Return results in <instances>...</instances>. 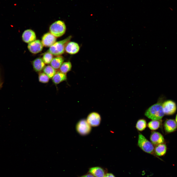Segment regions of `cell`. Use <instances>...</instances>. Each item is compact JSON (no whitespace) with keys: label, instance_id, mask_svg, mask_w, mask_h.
<instances>
[{"label":"cell","instance_id":"obj_12","mask_svg":"<svg viewBox=\"0 0 177 177\" xmlns=\"http://www.w3.org/2000/svg\"><path fill=\"white\" fill-rule=\"evenodd\" d=\"M22 38L24 42L28 43L34 41L36 39L35 32L30 29L25 30L23 33Z\"/></svg>","mask_w":177,"mask_h":177},{"label":"cell","instance_id":"obj_20","mask_svg":"<svg viewBox=\"0 0 177 177\" xmlns=\"http://www.w3.org/2000/svg\"><path fill=\"white\" fill-rule=\"evenodd\" d=\"M43 71L44 72L50 79L52 78L56 73L55 69L50 65L45 66Z\"/></svg>","mask_w":177,"mask_h":177},{"label":"cell","instance_id":"obj_7","mask_svg":"<svg viewBox=\"0 0 177 177\" xmlns=\"http://www.w3.org/2000/svg\"><path fill=\"white\" fill-rule=\"evenodd\" d=\"M86 120L91 126L96 127L98 126L100 123L101 117L98 113L93 112L89 114Z\"/></svg>","mask_w":177,"mask_h":177},{"label":"cell","instance_id":"obj_5","mask_svg":"<svg viewBox=\"0 0 177 177\" xmlns=\"http://www.w3.org/2000/svg\"><path fill=\"white\" fill-rule=\"evenodd\" d=\"M91 126L87 120L82 119L77 123L76 126V129L79 134L84 135L90 133L91 130Z\"/></svg>","mask_w":177,"mask_h":177},{"label":"cell","instance_id":"obj_24","mask_svg":"<svg viewBox=\"0 0 177 177\" xmlns=\"http://www.w3.org/2000/svg\"><path fill=\"white\" fill-rule=\"evenodd\" d=\"M53 59L52 55L48 52L44 54L43 58L44 62L47 64L50 63Z\"/></svg>","mask_w":177,"mask_h":177},{"label":"cell","instance_id":"obj_28","mask_svg":"<svg viewBox=\"0 0 177 177\" xmlns=\"http://www.w3.org/2000/svg\"><path fill=\"white\" fill-rule=\"evenodd\" d=\"M175 120L177 123V114L176 115V117Z\"/></svg>","mask_w":177,"mask_h":177},{"label":"cell","instance_id":"obj_1","mask_svg":"<svg viewBox=\"0 0 177 177\" xmlns=\"http://www.w3.org/2000/svg\"><path fill=\"white\" fill-rule=\"evenodd\" d=\"M162 105L158 102L152 105L146 111L145 115L152 120H161L165 115Z\"/></svg>","mask_w":177,"mask_h":177},{"label":"cell","instance_id":"obj_18","mask_svg":"<svg viewBox=\"0 0 177 177\" xmlns=\"http://www.w3.org/2000/svg\"><path fill=\"white\" fill-rule=\"evenodd\" d=\"M64 61L63 58L58 56L53 58L50 63V65L55 69H58L60 68Z\"/></svg>","mask_w":177,"mask_h":177},{"label":"cell","instance_id":"obj_26","mask_svg":"<svg viewBox=\"0 0 177 177\" xmlns=\"http://www.w3.org/2000/svg\"><path fill=\"white\" fill-rule=\"evenodd\" d=\"M80 177H95L91 174H87L81 176Z\"/></svg>","mask_w":177,"mask_h":177},{"label":"cell","instance_id":"obj_27","mask_svg":"<svg viewBox=\"0 0 177 177\" xmlns=\"http://www.w3.org/2000/svg\"><path fill=\"white\" fill-rule=\"evenodd\" d=\"M1 85H2V83H1V80L0 74V88L1 87Z\"/></svg>","mask_w":177,"mask_h":177},{"label":"cell","instance_id":"obj_10","mask_svg":"<svg viewBox=\"0 0 177 177\" xmlns=\"http://www.w3.org/2000/svg\"><path fill=\"white\" fill-rule=\"evenodd\" d=\"M151 142L154 145L164 143V139L163 135L160 133L153 131L151 132L150 137Z\"/></svg>","mask_w":177,"mask_h":177},{"label":"cell","instance_id":"obj_25","mask_svg":"<svg viewBox=\"0 0 177 177\" xmlns=\"http://www.w3.org/2000/svg\"><path fill=\"white\" fill-rule=\"evenodd\" d=\"M104 177H115V176L111 173H107L105 174Z\"/></svg>","mask_w":177,"mask_h":177},{"label":"cell","instance_id":"obj_21","mask_svg":"<svg viewBox=\"0 0 177 177\" xmlns=\"http://www.w3.org/2000/svg\"><path fill=\"white\" fill-rule=\"evenodd\" d=\"M72 65L71 63L69 61L63 62L59 68L60 71L65 74L70 71L72 68Z\"/></svg>","mask_w":177,"mask_h":177},{"label":"cell","instance_id":"obj_8","mask_svg":"<svg viewBox=\"0 0 177 177\" xmlns=\"http://www.w3.org/2000/svg\"><path fill=\"white\" fill-rule=\"evenodd\" d=\"M43 46L42 42L39 40H37L29 43L28 48L31 52L36 54L42 51Z\"/></svg>","mask_w":177,"mask_h":177},{"label":"cell","instance_id":"obj_16","mask_svg":"<svg viewBox=\"0 0 177 177\" xmlns=\"http://www.w3.org/2000/svg\"><path fill=\"white\" fill-rule=\"evenodd\" d=\"M52 79L53 82L55 84H57L66 80L67 77L66 74L59 71L56 73Z\"/></svg>","mask_w":177,"mask_h":177},{"label":"cell","instance_id":"obj_17","mask_svg":"<svg viewBox=\"0 0 177 177\" xmlns=\"http://www.w3.org/2000/svg\"><path fill=\"white\" fill-rule=\"evenodd\" d=\"M89 172L95 177H104L105 174L103 169L99 167H95L90 168Z\"/></svg>","mask_w":177,"mask_h":177},{"label":"cell","instance_id":"obj_15","mask_svg":"<svg viewBox=\"0 0 177 177\" xmlns=\"http://www.w3.org/2000/svg\"><path fill=\"white\" fill-rule=\"evenodd\" d=\"M167 150L166 145L164 143L156 145L154 147V152L157 156H162L164 155Z\"/></svg>","mask_w":177,"mask_h":177},{"label":"cell","instance_id":"obj_13","mask_svg":"<svg viewBox=\"0 0 177 177\" xmlns=\"http://www.w3.org/2000/svg\"><path fill=\"white\" fill-rule=\"evenodd\" d=\"M79 49V45L77 43L70 42L66 44L65 50L67 53L70 54H74L78 53Z\"/></svg>","mask_w":177,"mask_h":177},{"label":"cell","instance_id":"obj_4","mask_svg":"<svg viewBox=\"0 0 177 177\" xmlns=\"http://www.w3.org/2000/svg\"><path fill=\"white\" fill-rule=\"evenodd\" d=\"M50 33L56 37H60L65 33L66 30L64 23L59 20L52 23L49 28Z\"/></svg>","mask_w":177,"mask_h":177},{"label":"cell","instance_id":"obj_9","mask_svg":"<svg viewBox=\"0 0 177 177\" xmlns=\"http://www.w3.org/2000/svg\"><path fill=\"white\" fill-rule=\"evenodd\" d=\"M164 128L165 132L170 133L175 131L177 129V123L173 119H167L164 123Z\"/></svg>","mask_w":177,"mask_h":177},{"label":"cell","instance_id":"obj_6","mask_svg":"<svg viewBox=\"0 0 177 177\" xmlns=\"http://www.w3.org/2000/svg\"><path fill=\"white\" fill-rule=\"evenodd\" d=\"M164 114L171 115L175 113L177 110L175 103L173 101L168 100L164 102L162 105Z\"/></svg>","mask_w":177,"mask_h":177},{"label":"cell","instance_id":"obj_14","mask_svg":"<svg viewBox=\"0 0 177 177\" xmlns=\"http://www.w3.org/2000/svg\"><path fill=\"white\" fill-rule=\"evenodd\" d=\"M43 59L38 58L32 62V64L34 70L37 72H40L43 70L45 67V64Z\"/></svg>","mask_w":177,"mask_h":177},{"label":"cell","instance_id":"obj_23","mask_svg":"<svg viewBox=\"0 0 177 177\" xmlns=\"http://www.w3.org/2000/svg\"><path fill=\"white\" fill-rule=\"evenodd\" d=\"M38 79L40 82L45 83L48 82L49 78L44 72H40L39 74Z\"/></svg>","mask_w":177,"mask_h":177},{"label":"cell","instance_id":"obj_11","mask_svg":"<svg viewBox=\"0 0 177 177\" xmlns=\"http://www.w3.org/2000/svg\"><path fill=\"white\" fill-rule=\"evenodd\" d=\"M55 36L51 33L48 32L44 35L42 38V42L44 46L45 47H50L56 42Z\"/></svg>","mask_w":177,"mask_h":177},{"label":"cell","instance_id":"obj_19","mask_svg":"<svg viewBox=\"0 0 177 177\" xmlns=\"http://www.w3.org/2000/svg\"><path fill=\"white\" fill-rule=\"evenodd\" d=\"M161 120H152L148 123V126L151 130L154 131L158 129L161 124Z\"/></svg>","mask_w":177,"mask_h":177},{"label":"cell","instance_id":"obj_2","mask_svg":"<svg viewBox=\"0 0 177 177\" xmlns=\"http://www.w3.org/2000/svg\"><path fill=\"white\" fill-rule=\"evenodd\" d=\"M71 38V36H70L63 40L55 42L50 47L48 52L56 56L62 55L64 53L66 45Z\"/></svg>","mask_w":177,"mask_h":177},{"label":"cell","instance_id":"obj_22","mask_svg":"<svg viewBox=\"0 0 177 177\" xmlns=\"http://www.w3.org/2000/svg\"><path fill=\"white\" fill-rule=\"evenodd\" d=\"M147 126L146 120L143 119L138 120L136 123V127L138 131H141L144 130Z\"/></svg>","mask_w":177,"mask_h":177},{"label":"cell","instance_id":"obj_3","mask_svg":"<svg viewBox=\"0 0 177 177\" xmlns=\"http://www.w3.org/2000/svg\"><path fill=\"white\" fill-rule=\"evenodd\" d=\"M137 144L139 147L144 152L158 157L154 152V145L140 133L138 136Z\"/></svg>","mask_w":177,"mask_h":177}]
</instances>
